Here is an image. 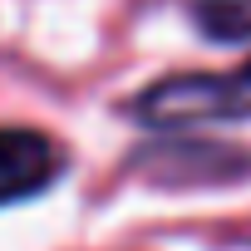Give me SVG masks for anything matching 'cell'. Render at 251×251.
<instances>
[{"label": "cell", "mask_w": 251, "mask_h": 251, "mask_svg": "<svg viewBox=\"0 0 251 251\" xmlns=\"http://www.w3.org/2000/svg\"><path fill=\"white\" fill-rule=\"evenodd\" d=\"M138 118L177 128L207 118H251V59L231 74H177L138 99Z\"/></svg>", "instance_id": "obj_1"}, {"label": "cell", "mask_w": 251, "mask_h": 251, "mask_svg": "<svg viewBox=\"0 0 251 251\" xmlns=\"http://www.w3.org/2000/svg\"><path fill=\"white\" fill-rule=\"evenodd\" d=\"M64 173V148L35 128H0V202L45 192Z\"/></svg>", "instance_id": "obj_2"}, {"label": "cell", "mask_w": 251, "mask_h": 251, "mask_svg": "<svg viewBox=\"0 0 251 251\" xmlns=\"http://www.w3.org/2000/svg\"><path fill=\"white\" fill-rule=\"evenodd\" d=\"M192 15L212 40H246L251 35V0H192Z\"/></svg>", "instance_id": "obj_3"}]
</instances>
